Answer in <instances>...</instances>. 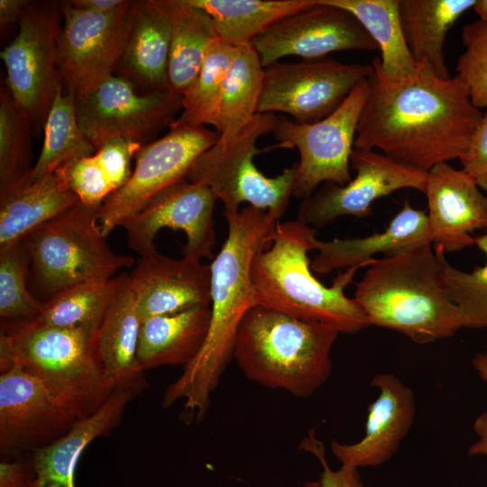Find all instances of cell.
Masks as SVG:
<instances>
[{"label":"cell","instance_id":"6da1fadb","mask_svg":"<svg viewBox=\"0 0 487 487\" xmlns=\"http://www.w3.org/2000/svg\"><path fill=\"white\" fill-rule=\"evenodd\" d=\"M372 66L354 148L376 149L426 171L462 160L483 114L464 81L457 75L441 78L419 66L407 77L391 78L377 57Z\"/></svg>","mask_w":487,"mask_h":487},{"label":"cell","instance_id":"7a4b0ae2","mask_svg":"<svg viewBox=\"0 0 487 487\" xmlns=\"http://www.w3.org/2000/svg\"><path fill=\"white\" fill-rule=\"evenodd\" d=\"M227 237L211 269L210 322L198 355L164 391L161 406L183 401V415L201 421L211 394L233 360L236 333L247 311L257 305L251 280L255 255L267 247L277 221L266 211L247 206L225 216Z\"/></svg>","mask_w":487,"mask_h":487},{"label":"cell","instance_id":"3957f363","mask_svg":"<svg viewBox=\"0 0 487 487\" xmlns=\"http://www.w3.org/2000/svg\"><path fill=\"white\" fill-rule=\"evenodd\" d=\"M446 262L431 244L375 258L356 283L354 299L370 326L421 345L448 338L463 325L447 293Z\"/></svg>","mask_w":487,"mask_h":487},{"label":"cell","instance_id":"277c9868","mask_svg":"<svg viewBox=\"0 0 487 487\" xmlns=\"http://www.w3.org/2000/svg\"><path fill=\"white\" fill-rule=\"evenodd\" d=\"M315 237V229L297 219L277 221L270 244L252 263L257 305L331 326L339 334L358 333L370 324L345 289L362 267L341 271L331 286L324 285L313 275L308 257Z\"/></svg>","mask_w":487,"mask_h":487},{"label":"cell","instance_id":"5b68a950","mask_svg":"<svg viewBox=\"0 0 487 487\" xmlns=\"http://www.w3.org/2000/svg\"><path fill=\"white\" fill-rule=\"evenodd\" d=\"M97 331L91 326H52L36 318L2 320L0 370L18 364L78 419L86 418L116 387L102 364Z\"/></svg>","mask_w":487,"mask_h":487},{"label":"cell","instance_id":"8992f818","mask_svg":"<svg viewBox=\"0 0 487 487\" xmlns=\"http://www.w3.org/2000/svg\"><path fill=\"white\" fill-rule=\"evenodd\" d=\"M338 335L331 326L256 305L239 326L233 359L252 381L308 398L331 374Z\"/></svg>","mask_w":487,"mask_h":487},{"label":"cell","instance_id":"52a82bcc","mask_svg":"<svg viewBox=\"0 0 487 487\" xmlns=\"http://www.w3.org/2000/svg\"><path fill=\"white\" fill-rule=\"evenodd\" d=\"M101 206L79 201L23 238L29 271L49 299L76 284L110 280L133 265L132 257L115 253L106 243L97 225Z\"/></svg>","mask_w":487,"mask_h":487},{"label":"cell","instance_id":"ba28073f","mask_svg":"<svg viewBox=\"0 0 487 487\" xmlns=\"http://www.w3.org/2000/svg\"><path fill=\"white\" fill-rule=\"evenodd\" d=\"M277 115L258 113L237 134L218 139L192 163L186 179L207 186L223 203L225 215H234L243 203L268 212L276 221L283 216L294 196L298 165L275 177L264 175L255 165L259 138L272 133Z\"/></svg>","mask_w":487,"mask_h":487},{"label":"cell","instance_id":"9c48e42d","mask_svg":"<svg viewBox=\"0 0 487 487\" xmlns=\"http://www.w3.org/2000/svg\"><path fill=\"white\" fill-rule=\"evenodd\" d=\"M61 20V1H30L18 23V33L1 52L6 69L5 85L36 131L44 128L60 85Z\"/></svg>","mask_w":487,"mask_h":487},{"label":"cell","instance_id":"30bf717a","mask_svg":"<svg viewBox=\"0 0 487 487\" xmlns=\"http://www.w3.org/2000/svg\"><path fill=\"white\" fill-rule=\"evenodd\" d=\"M372 72V64L345 63L330 57L277 61L264 67L258 113H284L299 124L320 121Z\"/></svg>","mask_w":487,"mask_h":487},{"label":"cell","instance_id":"8fae6325","mask_svg":"<svg viewBox=\"0 0 487 487\" xmlns=\"http://www.w3.org/2000/svg\"><path fill=\"white\" fill-rule=\"evenodd\" d=\"M368 92L367 78L335 112L315 123L299 124L277 117L272 133L280 147L295 148L299 154L295 197L305 199L323 183L343 186L351 180L350 157Z\"/></svg>","mask_w":487,"mask_h":487},{"label":"cell","instance_id":"7c38bea8","mask_svg":"<svg viewBox=\"0 0 487 487\" xmlns=\"http://www.w3.org/2000/svg\"><path fill=\"white\" fill-rule=\"evenodd\" d=\"M78 124L97 150L123 138L147 144L171 126L182 109V96L170 90L139 94L130 81L112 75L94 91L75 98Z\"/></svg>","mask_w":487,"mask_h":487},{"label":"cell","instance_id":"4fadbf2b","mask_svg":"<svg viewBox=\"0 0 487 487\" xmlns=\"http://www.w3.org/2000/svg\"><path fill=\"white\" fill-rule=\"evenodd\" d=\"M219 139L206 126L170 127L161 138L142 145L127 183L102 204L98 221L105 236L142 209L160 191L186 179L196 159Z\"/></svg>","mask_w":487,"mask_h":487},{"label":"cell","instance_id":"5bb4252c","mask_svg":"<svg viewBox=\"0 0 487 487\" xmlns=\"http://www.w3.org/2000/svg\"><path fill=\"white\" fill-rule=\"evenodd\" d=\"M133 2L127 0L115 12L99 14L61 1L58 72L64 92L75 98L85 96L115 74Z\"/></svg>","mask_w":487,"mask_h":487},{"label":"cell","instance_id":"9a60e30c","mask_svg":"<svg viewBox=\"0 0 487 487\" xmlns=\"http://www.w3.org/2000/svg\"><path fill=\"white\" fill-rule=\"evenodd\" d=\"M350 166L355 177L343 186L323 183L303 199L297 220L320 228L341 216H367L374 201L402 188L425 194L427 171L400 163L381 152L354 148Z\"/></svg>","mask_w":487,"mask_h":487},{"label":"cell","instance_id":"2e32d148","mask_svg":"<svg viewBox=\"0 0 487 487\" xmlns=\"http://www.w3.org/2000/svg\"><path fill=\"white\" fill-rule=\"evenodd\" d=\"M216 201L209 188L183 179L160 191L120 226L129 247L141 257L157 251L154 239L161 229L168 227L187 236L183 257L213 259Z\"/></svg>","mask_w":487,"mask_h":487},{"label":"cell","instance_id":"e0dca14e","mask_svg":"<svg viewBox=\"0 0 487 487\" xmlns=\"http://www.w3.org/2000/svg\"><path fill=\"white\" fill-rule=\"evenodd\" d=\"M252 46L263 67L289 56L310 60L341 51L379 50L351 13L323 0L277 22Z\"/></svg>","mask_w":487,"mask_h":487},{"label":"cell","instance_id":"ac0fdd59","mask_svg":"<svg viewBox=\"0 0 487 487\" xmlns=\"http://www.w3.org/2000/svg\"><path fill=\"white\" fill-rule=\"evenodd\" d=\"M34 377L13 363L0 373V453L18 455L45 447L78 421Z\"/></svg>","mask_w":487,"mask_h":487},{"label":"cell","instance_id":"d6986e66","mask_svg":"<svg viewBox=\"0 0 487 487\" xmlns=\"http://www.w3.org/2000/svg\"><path fill=\"white\" fill-rule=\"evenodd\" d=\"M481 190L468 173L448 162L427 171V215L436 251L464 250L474 244L473 232L487 229V197Z\"/></svg>","mask_w":487,"mask_h":487},{"label":"cell","instance_id":"ffe728a7","mask_svg":"<svg viewBox=\"0 0 487 487\" xmlns=\"http://www.w3.org/2000/svg\"><path fill=\"white\" fill-rule=\"evenodd\" d=\"M129 278L142 323L151 317L211 305L210 265L199 260L174 259L155 251L141 257Z\"/></svg>","mask_w":487,"mask_h":487},{"label":"cell","instance_id":"44dd1931","mask_svg":"<svg viewBox=\"0 0 487 487\" xmlns=\"http://www.w3.org/2000/svg\"><path fill=\"white\" fill-rule=\"evenodd\" d=\"M371 384L379 395L368 406L364 436L354 444L331 441V450L342 464L359 468L385 463L413 425L416 403L410 387L392 373H378Z\"/></svg>","mask_w":487,"mask_h":487},{"label":"cell","instance_id":"7402d4cb","mask_svg":"<svg viewBox=\"0 0 487 487\" xmlns=\"http://www.w3.org/2000/svg\"><path fill=\"white\" fill-rule=\"evenodd\" d=\"M146 387L144 377L117 385L96 412L79 419L55 442L33 451V487H76L75 473L83 451L120 424L128 404Z\"/></svg>","mask_w":487,"mask_h":487},{"label":"cell","instance_id":"603a6c76","mask_svg":"<svg viewBox=\"0 0 487 487\" xmlns=\"http://www.w3.org/2000/svg\"><path fill=\"white\" fill-rule=\"evenodd\" d=\"M170 46V19L158 0H134L115 75L142 93L169 90Z\"/></svg>","mask_w":487,"mask_h":487},{"label":"cell","instance_id":"cb8c5ba5","mask_svg":"<svg viewBox=\"0 0 487 487\" xmlns=\"http://www.w3.org/2000/svg\"><path fill=\"white\" fill-rule=\"evenodd\" d=\"M430 244L427 215L406 202L382 232L330 241L316 236L313 246L317 253L311 262V269L318 273H329L368 266L378 253L391 255Z\"/></svg>","mask_w":487,"mask_h":487},{"label":"cell","instance_id":"d4e9b609","mask_svg":"<svg viewBox=\"0 0 487 487\" xmlns=\"http://www.w3.org/2000/svg\"><path fill=\"white\" fill-rule=\"evenodd\" d=\"M141 325L129 274L115 277L97 331V348L105 372L115 386L144 377L136 362Z\"/></svg>","mask_w":487,"mask_h":487},{"label":"cell","instance_id":"484cf974","mask_svg":"<svg viewBox=\"0 0 487 487\" xmlns=\"http://www.w3.org/2000/svg\"><path fill=\"white\" fill-rule=\"evenodd\" d=\"M210 316V307H194L143 321L136 354L138 368L144 372L163 365L187 366L205 343Z\"/></svg>","mask_w":487,"mask_h":487},{"label":"cell","instance_id":"4316f807","mask_svg":"<svg viewBox=\"0 0 487 487\" xmlns=\"http://www.w3.org/2000/svg\"><path fill=\"white\" fill-rule=\"evenodd\" d=\"M477 0H399L401 27L416 66L441 78H450L444 46L458 19Z\"/></svg>","mask_w":487,"mask_h":487},{"label":"cell","instance_id":"83f0119b","mask_svg":"<svg viewBox=\"0 0 487 487\" xmlns=\"http://www.w3.org/2000/svg\"><path fill=\"white\" fill-rule=\"evenodd\" d=\"M79 202L53 173L0 193V245L23 239Z\"/></svg>","mask_w":487,"mask_h":487},{"label":"cell","instance_id":"f1b7e54d","mask_svg":"<svg viewBox=\"0 0 487 487\" xmlns=\"http://www.w3.org/2000/svg\"><path fill=\"white\" fill-rule=\"evenodd\" d=\"M170 23L168 88L182 96L198 76L210 42L217 37L212 18L188 0H158Z\"/></svg>","mask_w":487,"mask_h":487},{"label":"cell","instance_id":"f546056e","mask_svg":"<svg viewBox=\"0 0 487 487\" xmlns=\"http://www.w3.org/2000/svg\"><path fill=\"white\" fill-rule=\"evenodd\" d=\"M212 18L218 37L234 46L253 41L284 17L317 0H188Z\"/></svg>","mask_w":487,"mask_h":487},{"label":"cell","instance_id":"4dcf8cb0","mask_svg":"<svg viewBox=\"0 0 487 487\" xmlns=\"http://www.w3.org/2000/svg\"><path fill=\"white\" fill-rule=\"evenodd\" d=\"M351 13L376 42L381 71L391 78L412 74L416 63L407 46L399 11V0H323Z\"/></svg>","mask_w":487,"mask_h":487},{"label":"cell","instance_id":"1f68e13d","mask_svg":"<svg viewBox=\"0 0 487 487\" xmlns=\"http://www.w3.org/2000/svg\"><path fill=\"white\" fill-rule=\"evenodd\" d=\"M263 69L252 44L235 46L214 125L220 139L234 136L258 114Z\"/></svg>","mask_w":487,"mask_h":487},{"label":"cell","instance_id":"d6a6232c","mask_svg":"<svg viewBox=\"0 0 487 487\" xmlns=\"http://www.w3.org/2000/svg\"><path fill=\"white\" fill-rule=\"evenodd\" d=\"M43 130V145L29 175L32 181L53 174L64 164L96 152L78 124L74 96L64 92L61 85L57 89Z\"/></svg>","mask_w":487,"mask_h":487},{"label":"cell","instance_id":"836d02e7","mask_svg":"<svg viewBox=\"0 0 487 487\" xmlns=\"http://www.w3.org/2000/svg\"><path fill=\"white\" fill-rule=\"evenodd\" d=\"M235 53V46L216 37L201 69L182 95V109L170 127L215 125L222 88Z\"/></svg>","mask_w":487,"mask_h":487},{"label":"cell","instance_id":"e575fe53","mask_svg":"<svg viewBox=\"0 0 487 487\" xmlns=\"http://www.w3.org/2000/svg\"><path fill=\"white\" fill-rule=\"evenodd\" d=\"M32 122L6 86L0 91V193L29 178L32 166Z\"/></svg>","mask_w":487,"mask_h":487},{"label":"cell","instance_id":"d590c367","mask_svg":"<svg viewBox=\"0 0 487 487\" xmlns=\"http://www.w3.org/2000/svg\"><path fill=\"white\" fill-rule=\"evenodd\" d=\"M113 285L114 278L90 280L69 287L43 302L42 310L36 319L58 327L98 328Z\"/></svg>","mask_w":487,"mask_h":487},{"label":"cell","instance_id":"8d00e7d4","mask_svg":"<svg viewBox=\"0 0 487 487\" xmlns=\"http://www.w3.org/2000/svg\"><path fill=\"white\" fill-rule=\"evenodd\" d=\"M29 258L23 239L0 245V317L4 321L34 319L43 302L27 288Z\"/></svg>","mask_w":487,"mask_h":487},{"label":"cell","instance_id":"74e56055","mask_svg":"<svg viewBox=\"0 0 487 487\" xmlns=\"http://www.w3.org/2000/svg\"><path fill=\"white\" fill-rule=\"evenodd\" d=\"M474 244L487 258V232L474 237ZM445 281L448 296L461 314L463 327L487 328V261L471 271L446 262Z\"/></svg>","mask_w":487,"mask_h":487},{"label":"cell","instance_id":"f35d334b","mask_svg":"<svg viewBox=\"0 0 487 487\" xmlns=\"http://www.w3.org/2000/svg\"><path fill=\"white\" fill-rule=\"evenodd\" d=\"M461 40L464 51L457 60L456 75L465 84L473 106L487 108V25L480 20L465 24Z\"/></svg>","mask_w":487,"mask_h":487},{"label":"cell","instance_id":"ab89813d","mask_svg":"<svg viewBox=\"0 0 487 487\" xmlns=\"http://www.w3.org/2000/svg\"><path fill=\"white\" fill-rule=\"evenodd\" d=\"M54 174L79 201L88 206H101L115 188L96 153L73 160Z\"/></svg>","mask_w":487,"mask_h":487},{"label":"cell","instance_id":"60d3db41","mask_svg":"<svg viewBox=\"0 0 487 487\" xmlns=\"http://www.w3.org/2000/svg\"><path fill=\"white\" fill-rule=\"evenodd\" d=\"M142 144L115 138L98 148L96 155L104 167L115 191L124 187L132 176L131 161Z\"/></svg>","mask_w":487,"mask_h":487},{"label":"cell","instance_id":"b9f144b4","mask_svg":"<svg viewBox=\"0 0 487 487\" xmlns=\"http://www.w3.org/2000/svg\"><path fill=\"white\" fill-rule=\"evenodd\" d=\"M300 448L317 456L323 467L319 479L305 483V487H364L358 468L342 464L339 469L333 470L328 466L324 445L317 438L314 431H310L302 440Z\"/></svg>","mask_w":487,"mask_h":487},{"label":"cell","instance_id":"7bdbcfd3","mask_svg":"<svg viewBox=\"0 0 487 487\" xmlns=\"http://www.w3.org/2000/svg\"><path fill=\"white\" fill-rule=\"evenodd\" d=\"M460 162L462 169L487 194V108L473 135L468 151Z\"/></svg>","mask_w":487,"mask_h":487},{"label":"cell","instance_id":"ee69618b","mask_svg":"<svg viewBox=\"0 0 487 487\" xmlns=\"http://www.w3.org/2000/svg\"><path fill=\"white\" fill-rule=\"evenodd\" d=\"M34 473L31 462L2 460L0 487H33Z\"/></svg>","mask_w":487,"mask_h":487},{"label":"cell","instance_id":"f6af8a7d","mask_svg":"<svg viewBox=\"0 0 487 487\" xmlns=\"http://www.w3.org/2000/svg\"><path fill=\"white\" fill-rule=\"evenodd\" d=\"M473 365L481 379L487 381V350L474 356ZM473 429L479 440L469 447L468 455H487V411L475 419Z\"/></svg>","mask_w":487,"mask_h":487},{"label":"cell","instance_id":"bcb514c9","mask_svg":"<svg viewBox=\"0 0 487 487\" xmlns=\"http://www.w3.org/2000/svg\"><path fill=\"white\" fill-rule=\"evenodd\" d=\"M28 0H0V24L19 23L28 5Z\"/></svg>","mask_w":487,"mask_h":487},{"label":"cell","instance_id":"7dc6e473","mask_svg":"<svg viewBox=\"0 0 487 487\" xmlns=\"http://www.w3.org/2000/svg\"><path fill=\"white\" fill-rule=\"evenodd\" d=\"M71 5L78 9L99 13L109 14L122 8L127 0H69Z\"/></svg>","mask_w":487,"mask_h":487},{"label":"cell","instance_id":"c3c4849f","mask_svg":"<svg viewBox=\"0 0 487 487\" xmlns=\"http://www.w3.org/2000/svg\"><path fill=\"white\" fill-rule=\"evenodd\" d=\"M473 9L479 16V20L487 25V0H477Z\"/></svg>","mask_w":487,"mask_h":487}]
</instances>
